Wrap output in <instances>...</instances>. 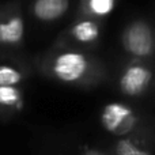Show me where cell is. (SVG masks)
<instances>
[{
	"instance_id": "1",
	"label": "cell",
	"mask_w": 155,
	"mask_h": 155,
	"mask_svg": "<svg viewBox=\"0 0 155 155\" xmlns=\"http://www.w3.org/2000/svg\"><path fill=\"white\" fill-rule=\"evenodd\" d=\"M137 118L134 110L120 102H112L104 106L101 124L104 129L116 136H125L135 128Z\"/></svg>"
},
{
	"instance_id": "2",
	"label": "cell",
	"mask_w": 155,
	"mask_h": 155,
	"mask_svg": "<svg viewBox=\"0 0 155 155\" xmlns=\"http://www.w3.org/2000/svg\"><path fill=\"white\" fill-rule=\"evenodd\" d=\"M124 46L134 56H148L154 48V37L150 26L142 21L129 25L124 33Z\"/></svg>"
},
{
	"instance_id": "3",
	"label": "cell",
	"mask_w": 155,
	"mask_h": 155,
	"mask_svg": "<svg viewBox=\"0 0 155 155\" xmlns=\"http://www.w3.org/2000/svg\"><path fill=\"white\" fill-rule=\"evenodd\" d=\"M52 70L54 75L63 82H78L84 76L87 71V60L80 53L67 52L57 57L56 61L53 63Z\"/></svg>"
},
{
	"instance_id": "4",
	"label": "cell",
	"mask_w": 155,
	"mask_h": 155,
	"mask_svg": "<svg viewBox=\"0 0 155 155\" xmlns=\"http://www.w3.org/2000/svg\"><path fill=\"white\" fill-rule=\"evenodd\" d=\"M23 35V18L14 11H0V46H18Z\"/></svg>"
},
{
	"instance_id": "5",
	"label": "cell",
	"mask_w": 155,
	"mask_h": 155,
	"mask_svg": "<svg viewBox=\"0 0 155 155\" xmlns=\"http://www.w3.org/2000/svg\"><path fill=\"white\" fill-rule=\"evenodd\" d=\"M151 80V71L143 65H131L124 71L120 87L125 95L137 97L147 88Z\"/></svg>"
},
{
	"instance_id": "6",
	"label": "cell",
	"mask_w": 155,
	"mask_h": 155,
	"mask_svg": "<svg viewBox=\"0 0 155 155\" xmlns=\"http://www.w3.org/2000/svg\"><path fill=\"white\" fill-rule=\"evenodd\" d=\"M68 0H35L33 14L40 21H54L68 10Z\"/></svg>"
},
{
	"instance_id": "7",
	"label": "cell",
	"mask_w": 155,
	"mask_h": 155,
	"mask_svg": "<svg viewBox=\"0 0 155 155\" xmlns=\"http://www.w3.org/2000/svg\"><path fill=\"white\" fill-rule=\"evenodd\" d=\"M23 98L16 86H0V110H22Z\"/></svg>"
},
{
	"instance_id": "8",
	"label": "cell",
	"mask_w": 155,
	"mask_h": 155,
	"mask_svg": "<svg viewBox=\"0 0 155 155\" xmlns=\"http://www.w3.org/2000/svg\"><path fill=\"white\" fill-rule=\"evenodd\" d=\"M114 155H153V153L139 140L125 136L116 142Z\"/></svg>"
},
{
	"instance_id": "9",
	"label": "cell",
	"mask_w": 155,
	"mask_h": 155,
	"mask_svg": "<svg viewBox=\"0 0 155 155\" xmlns=\"http://www.w3.org/2000/svg\"><path fill=\"white\" fill-rule=\"evenodd\" d=\"M72 34L80 42H93L98 38V26L91 21H83L75 25L72 29Z\"/></svg>"
},
{
	"instance_id": "10",
	"label": "cell",
	"mask_w": 155,
	"mask_h": 155,
	"mask_svg": "<svg viewBox=\"0 0 155 155\" xmlns=\"http://www.w3.org/2000/svg\"><path fill=\"white\" fill-rule=\"evenodd\" d=\"M23 80V74L10 63H0V86H16Z\"/></svg>"
},
{
	"instance_id": "11",
	"label": "cell",
	"mask_w": 155,
	"mask_h": 155,
	"mask_svg": "<svg viewBox=\"0 0 155 155\" xmlns=\"http://www.w3.org/2000/svg\"><path fill=\"white\" fill-rule=\"evenodd\" d=\"M90 11L98 16L107 15L114 7V0H88Z\"/></svg>"
},
{
	"instance_id": "12",
	"label": "cell",
	"mask_w": 155,
	"mask_h": 155,
	"mask_svg": "<svg viewBox=\"0 0 155 155\" xmlns=\"http://www.w3.org/2000/svg\"><path fill=\"white\" fill-rule=\"evenodd\" d=\"M82 155H109L105 151L99 150V148H94V147H84Z\"/></svg>"
}]
</instances>
